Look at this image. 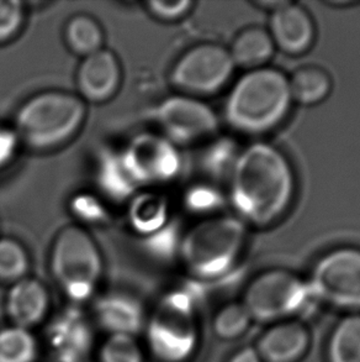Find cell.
I'll return each instance as SVG.
<instances>
[{"label":"cell","instance_id":"obj_28","mask_svg":"<svg viewBox=\"0 0 360 362\" xmlns=\"http://www.w3.org/2000/svg\"><path fill=\"white\" fill-rule=\"evenodd\" d=\"M180 241L181 236L179 231L172 223H168L163 229L157 231L153 235L143 238V244L147 251L160 259H168L174 255H179Z\"/></svg>","mask_w":360,"mask_h":362},{"label":"cell","instance_id":"obj_18","mask_svg":"<svg viewBox=\"0 0 360 362\" xmlns=\"http://www.w3.org/2000/svg\"><path fill=\"white\" fill-rule=\"evenodd\" d=\"M128 223L138 235L147 238L169 223L166 197L153 192L137 193L130 199Z\"/></svg>","mask_w":360,"mask_h":362},{"label":"cell","instance_id":"obj_19","mask_svg":"<svg viewBox=\"0 0 360 362\" xmlns=\"http://www.w3.org/2000/svg\"><path fill=\"white\" fill-rule=\"evenodd\" d=\"M97 182L104 196L114 202L131 199L138 187L132 181L120 151H104L97 166Z\"/></svg>","mask_w":360,"mask_h":362},{"label":"cell","instance_id":"obj_31","mask_svg":"<svg viewBox=\"0 0 360 362\" xmlns=\"http://www.w3.org/2000/svg\"><path fill=\"white\" fill-rule=\"evenodd\" d=\"M194 3L191 0H151L147 1L146 8L148 13L161 21H178L189 13Z\"/></svg>","mask_w":360,"mask_h":362},{"label":"cell","instance_id":"obj_23","mask_svg":"<svg viewBox=\"0 0 360 362\" xmlns=\"http://www.w3.org/2000/svg\"><path fill=\"white\" fill-rule=\"evenodd\" d=\"M39 345L30 330L11 325L0 330V362H35Z\"/></svg>","mask_w":360,"mask_h":362},{"label":"cell","instance_id":"obj_2","mask_svg":"<svg viewBox=\"0 0 360 362\" xmlns=\"http://www.w3.org/2000/svg\"><path fill=\"white\" fill-rule=\"evenodd\" d=\"M292 102L289 79L282 72L254 69L241 77L231 90L224 117L237 132L263 134L285 119Z\"/></svg>","mask_w":360,"mask_h":362},{"label":"cell","instance_id":"obj_12","mask_svg":"<svg viewBox=\"0 0 360 362\" xmlns=\"http://www.w3.org/2000/svg\"><path fill=\"white\" fill-rule=\"evenodd\" d=\"M122 69L116 54L102 49L82 61L77 71L79 97L84 102L100 104L109 102L119 92Z\"/></svg>","mask_w":360,"mask_h":362},{"label":"cell","instance_id":"obj_27","mask_svg":"<svg viewBox=\"0 0 360 362\" xmlns=\"http://www.w3.org/2000/svg\"><path fill=\"white\" fill-rule=\"evenodd\" d=\"M249 315L244 304H232L220 312L215 319V332L221 338H234L248 327Z\"/></svg>","mask_w":360,"mask_h":362},{"label":"cell","instance_id":"obj_15","mask_svg":"<svg viewBox=\"0 0 360 362\" xmlns=\"http://www.w3.org/2000/svg\"><path fill=\"white\" fill-rule=\"evenodd\" d=\"M95 315L109 335L136 337L146 323L141 304L126 294H107L95 304Z\"/></svg>","mask_w":360,"mask_h":362},{"label":"cell","instance_id":"obj_10","mask_svg":"<svg viewBox=\"0 0 360 362\" xmlns=\"http://www.w3.org/2000/svg\"><path fill=\"white\" fill-rule=\"evenodd\" d=\"M120 155L138 189L174 180L181 166L176 145L150 132L133 137Z\"/></svg>","mask_w":360,"mask_h":362},{"label":"cell","instance_id":"obj_21","mask_svg":"<svg viewBox=\"0 0 360 362\" xmlns=\"http://www.w3.org/2000/svg\"><path fill=\"white\" fill-rule=\"evenodd\" d=\"M289 88L292 100L302 105H315L331 93V77L320 67H304L289 79Z\"/></svg>","mask_w":360,"mask_h":362},{"label":"cell","instance_id":"obj_4","mask_svg":"<svg viewBox=\"0 0 360 362\" xmlns=\"http://www.w3.org/2000/svg\"><path fill=\"white\" fill-rule=\"evenodd\" d=\"M244 243L242 221L226 216L210 218L181 236L179 256L190 274L199 279H216L234 266Z\"/></svg>","mask_w":360,"mask_h":362},{"label":"cell","instance_id":"obj_9","mask_svg":"<svg viewBox=\"0 0 360 362\" xmlns=\"http://www.w3.org/2000/svg\"><path fill=\"white\" fill-rule=\"evenodd\" d=\"M308 297L312 296L307 284L285 271H270L251 284L244 305L251 318L270 320L295 313Z\"/></svg>","mask_w":360,"mask_h":362},{"label":"cell","instance_id":"obj_16","mask_svg":"<svg viewBox=\"0 0 360 362\" xmlns=\"http://www.w3.org/2000/svg\"><path fill=\"white\" fill-rule=\"evenodd\" d=\"M49 345L59 362H79L87 356L92 333L82 315L67 313L54 322L49 330Z\"/></svg>","mask_w":360,"mask_h":362},{"label":"cell","instance_id":"obj_1","mask_svg":"<svg viewBox=\"0 0 360 362\" xmlns=\"http://www.w3.org/2000/svg\"><path fill=\"white\" fill-rule=\"evenodd\" d=\"M295 194L292 166L277 148L257 142L241 152L231 167L229 196L239 216L257 226L285 216Z\"/></svg>","mask_w":360,"mask_h":362},{"label":"cell","instance_id":"obj_14","mask_svg":"<svg viewBox=\"0 0 360 362\" xmlns=\"http://www.w3.org/2000/svg\"><path fill=\"white\" fill-rule=\"evenodd\" d=\"M5 309L13 325L30 330L42 323L49 314V291L39 279L25 277L11 284Z\"/></svg>","mask_w":360,"mask_h":362},{"label":"cell","instance_id":"obj_22","mask_svg":"<svg viewBox=\"0 0 360 362\" xmlns=\"http://www.w3.org/2000/svg\"><path fill=\"white\" fill-rule=\"evenodd\" d=\"M64 40L68 49L83 59L104 49L102 28L89 15H76L69 19L64 29Z\"/></svg>","mask_w":360,"mask_h":362},{"label":"cell","instance_id":"obj_3","mask_svg":"<svg viewBox=\"0 0 360 362\" xmlns=\"http://www.w3.org/2000/svg\"><path fill=\"white\" fill-rule=\"evenodd\" d=\"M87 105L79 95L62 90L36 94L20 107L14 130L20 144L49 151L68 144L83 127Z\"/></svg>","mask_w":360,"mask_h":362},{"label":"cell","instance_id":"obj_26","mask_svg":"<svg viewBox=\"0 0 360 362\" xmlns=\"http://www.w3.org/2000/svg\"><path fill=\"white\" fill-rule=\"evenodd\" d=\"M99 360L100 362H143V353L135 337L114 334L102 343Z\"/></svg>","mask_w":360,"mask_h":362},{"label":"cell","instance_id":"obj_29","mask_svg":"<svg viewBox=\"0 0 360 362\" xmlns=\"http://www.w3.org/2000/svg\"><path fill=\"white\" fill-rule=\"evenodd\" d=\"M25 5L20 0H0V44L15 39L23 29Z\"/></svg>","mask_w":360,"mask_h":362},{"label":"cell","instance_id":"obj_8","mask_svg":"<svg viewBox=\"0 0 360 362\" xmlns=\"http://www.w3.org/2000/svg\"><path fill=\"white\" fill-rule=\"evenodd\" d=\"M312 297L342 308L360 307V250L338 249L323 256L307 284Z\"/></svg>","mask_w":360,"mask_h":362},{"label":"cell","instance_id":"obj_11","mask_svg":"<svg viewBox=\"0 0 360 362\" xmlns=\"http://www.w3.org/2000/svg\"><path fill=\"white\" fill-rule=\"evenodd\" d=\"M153 117L162 136L176 146L191 145L212 136L219 127L217 117L208 104L184 94L162 100Z\"/></svg>","mask_w":360,"mask_h":362},{"label":"cell","instance_id":"obj_34","mask_svg":"<svg viewBox=\"0 0 360 362\" xmlns=\"http://www.w3.org/2000/svg\"><path fill=\"white\" fill-rule=\"evenodd\" d=\"M260 358H262L257 350L248 348L244 349L237 355H234V358L231 360V362H262Z\"/></svg>","mask_w":360,"mask_h":362},{"label":"cell","instance_id":"obj_30","mask_svg":"<svg viewBox=\"0 0 360 362\" xmlns=\"http://www.w3.org/2000/svg\"><path fill=\"white\" fill-rule=\"evenodd\" d=\"M71 211L79 221L88 224H99L109 218L102 199L89 193H80L71 201Z\"/></svg>","mask_w":360,"mask_h":362},{"label":"cell","instance_id":"obj_5","mask_svg":"<svg viewBox=\"0 0 360 362\" xmlns=\"http://www.w3.org/2000/svg\"><path fill=\"white\" fill-rule=\"evenodd\" d=\"M102 256L88 231L69 226L54 239L49 269L59 288L73 302L90 298L102 279Z\"/></svg>","mask_w":360,"mask_h":362},{"label":"cell","instance_id":"obj_33","mask_svg":"<svg viewBox=\"0 0 360 362\" xmlns=\"http://www.w3.org/2000/svg\"><path fill=\"white\" fill-rule=\"evenodd\" d=\"M19 145V137L14 127H0V170L13 161Z\"/></svg>","mask_w":360,"mask_h":362},{"label":"cell","instance_id":"obj_20","mask_svg":"<svg viewBox=\"0 0 360 362\" xmlns=\"http://www.w3.org/2000/svg\"><path fill=\"white\" fill-rule=\"evenodd\" d=\"M274 52V44L269 33L259 28L244 30L236 37L229 54L234 66L242 69H262Z\"/></svg>","mask_w":360,"mask_h":362},{"label":"cell","instance_id":"obj_24","mask_svg":"<svg viewBox=\"0 0 360 362\" xmlns=\"http://www.w3.org/2000/svg\"><path fill=\"white\" fill-rule=\"evenodd\" d=\"M330 361L360 362V315L342 320L332 335Z\"/></svg>","mask_w":360,"mask_h":362},{"label":"cell","instance_id":"obj_6","mask_svg":"<svg viewBox=\"0 0 360 362\" xmlns=\"http://www.w3.org/2000/svg\"><path fill=\"white\" fill-rule=\"evenodd\" d=\"M198 334L193 305L184 292L162 299L147 320V343L161 362H185L194 353Z\"/></svg>","mask_w":360,"mask_h":362},{"label":"cell","instance_id":"obj_13","mask_svg":"<svg viewBox=\"0 0 360 362\" xmlns=\"http://www.w3.org/2000/svg\"><path fill=\"white\" fill-rule=\"evenodd\" d=\"M315 25L311 16L300 5L285 1L272 11L270 37L287 54H305L315 41Z\"/></svg>","mask_w":360,"mask_h":362},{"label":"cell","instance_id":"obj_7","mask_svg":"<svg viewBox=\"0 0 360 362\" xmlns=\"http://www.w3.org/2000/svg\"><path fill=\"white\" fill-rule=\"evenodd\" d=\"M234 69L229 51L220 45H199L176 61L171 82L184 95H210L224 88Z\"/></svg>","mask_w":360,"mask_h":362},{"label":"cell","instance_id":"obj_32","mask_svg":"<svg viewBox=\"0 0 360 362\" xmlns=\"http://www.w3.org/2000/svg\"><path fill=\"white\" fill-rule=\"evenodd\" d=\"M217 192L206 186L191 187L185 193L184 203L186 209L194 213H208L219 206Z\"/></svg>","mask_w":360,"mask_h":362},{"label":"cell","instance_id":"obj_17","mask_svg":"<svg viewBox=\"0 0 360 362\" xmlns=\"http://www.w3.org/2000/svg\"><path fill=\"white\" fill-rule=\"evenodd\" d=\"M306 330L289 323L270 329L259 343V355L268 362H292L306 350Z\"/></svg>","mask_w":360,"mask_h":362},{"label":"cell","instance_id":"obj_25","mask_svg":"<svg viewBox=\"0 0 360 362\" xmlns=\"http://www.w3.org/2000/svg\"><path fill=\"white\" fill-rule=\"evenodd\" d=\"M30 259L28 251L19 241L1 238L0 239V281L15 284L28 277Z\"/></svg>","mask_w":360,"mask_h":362}]
</instances>
